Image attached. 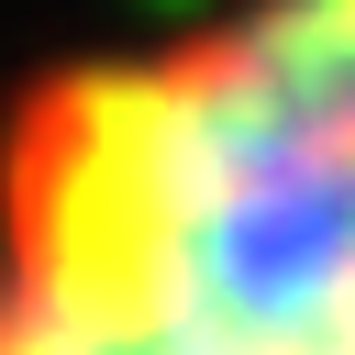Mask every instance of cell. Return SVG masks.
<instances>
[{
    "instance_id": "6da1fadb",
    "label": "cell",
    "mask_w": 355,
    "mask_h": 355,
    "mask_svg": "<svg viewBox=\"0 0 355 355\" xmlns=\"http://www.w3.org/2000/svg\"><path fill=\"white\" fill-rule=\"evenodd\" d=\"M0 355H355V0H222L0 100Z\"/></svg>"
}]
</instances>
